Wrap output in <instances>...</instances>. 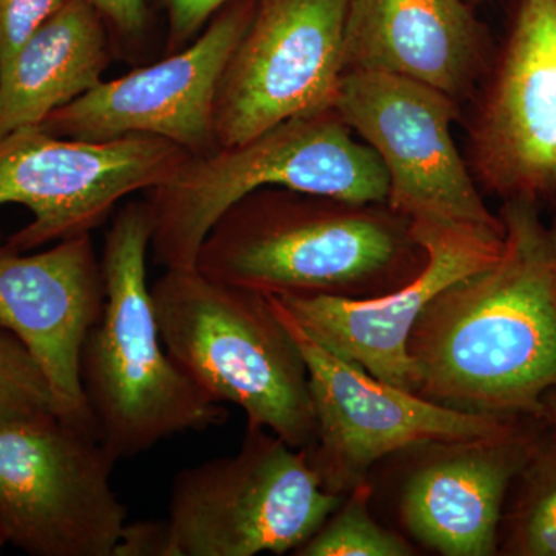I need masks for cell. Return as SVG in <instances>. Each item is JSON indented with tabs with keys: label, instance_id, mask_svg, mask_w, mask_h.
Returning <instances> with one entry per match:
<instances>
[{
	"label": "cell",
	"instance_id": "obj_19",
	"mask_svg": "<svg viewBox=\"0 0 556 556\" xmlns=\"http://www.w3.org/2000/svg\"><path fill=\"white\" fill-rule=\"evenodd\" d=\"M497 555L556 556V431L536 434L510 486Z\"/></svg>",
	"mask_w": 556,
	"mask_h": 556
},
{
	"label": "cell",
	"instance_id": "obj_16",
	"mask_svg": "<svg viewBox=\"0 0 556 556\" xmlns=\"http://www.w3.org/2000/svg\"><path fill=\"white\" fill-rule=\"evenodd\" d=\"M526 419L500 434L404 450L397 521L442 556L497 555L504 506L536 438Z\"/></svg>",
	"mask_w": 556,
	"mask_h": 556
},
{
	"label": "cell",
	"instance_id": "obj_1",
	"mask_svg": "<svg viewBox=\"0 0 556 556\" xmlns=\"http://www.w3.org/2000/svg\"><path fill=\"white\" fill-rule=\"evenodd\" d=\"M504 249L459 278L409 332L415 393L444 407L501 419H543L556 390V218L538 201L508 199Z\"/></svg>",
	"mask_w": 556,
	"mask_h": 556
},
{
	"label": "cell",
	"instance_id": "obj_27",
	"mask_svg": "<svg viewBox=\"0 0 556 556\" xmlns=\"http://www.w3.org/2000/svg\"><path fill=\"white\" fill-rule=\"evenodd\" d=\"M7 543H9V536H7L5 529H3L2 522H0V551H2Z\"/></svg>",
	"mask_w": 556,
	"mask_h": 556
},
{
	"label": "cell",
	"instance_id": "obj_22",
	"mask_svg": "<svg viewBox=\"0 0 556 556\" xmlns=\"http://www.w3.org/2000/svg\"><path fill=\"white\" fill-rule=\"evenodd\" d=\"M68 0H0V67Z\"/></svg>",
	"mask_w": 556,
	"mask_h": 556
},
{
	"label": "cell",
	"instance_id": "obj_18",
	"mask_svg": "<svg viewBox=\"0 0 556 556\" xmlns=\"http://www.w3.org/2000/svg\"><path fill=\"white\" fill-rule=\"evenodd\" d=\"M112 36L90 0H68L0 67V139L47 116L102 80Z\"/></svg>",
	"mask_w": 556,
	"mask_h": 556
},
{
	"label": "cell",
	"instance_id": "obj_6",
	"mask_svg": "<svg viewBox=\"0 0 556 556\" xmlns=\"http://www.w3.org/2000/svg\"><path fill=\"white\" fill-rule=\"evenodd\" d=\"M342 500L321 486L306 450L248 426L236 455L185 468L172 482L170 556L295 554Z\"/></svg>",
	"mask_w": 556,
	"mask_h": 556
},
{
	"label": "cell",
	"instance_id": "obj_15",
	"mask_svg": "<svg viewBox=\"0 0 556 556\" xmlns=\"http://www.w3.org/2000/svg\"><path fill=\"white\" fill-rule=\"evenodd\" d=\"M427 260L417 276L368 299L332 295L277 298L320 345L383 382L415 393L408 338L424 308L468 274L493 265L504 236L459 226L413 225Z\"/></svg>",
	"mask_w": 556,
	"mask_h": 556
},
{
	"label": "cell",
	"instance_id": "obj_9",
	"mask_svg": "<svg viewBox=\"0 0 556 556\" xmlns=\"http://www.w3.org/2000/svg\"><path fill=\"white\" fill-rule=\"evenodd\" d=\"M268 298L308 368L316 441L306 453L329 493L345 496L379 460L415 445L493 437L525 420L457 412L390 386L320 345L280 300Z\"/></svg>",
	"mask_w": 556,
	"mask_h": 556
},
{
	"label": "cell",
	"instance_id": "obj_10",
	"mask_svg": "<svg viewBox=\"0 0 556 556\" xmlns=\"http://www.w3.org/2000/svg\"><path fill=\"white\" fill-rule=\"evenodd\" d=\"M189 156L153 135L83 141L40 127L14 131L0 139V207L22 204L33 222L7 241L30 252L91 233L121 200L164 185Z\"/></svg>",
	"mask_w": 556,
	"mask_h": 556
},
{
	"label": "cell",
	"instance_id": "obj_21",
	"mask_svg": "<svg viewBox=\"0 0 556 556\" xmlns=\"http://www.w3.org/2000/svg\"><path fill=\"white\" fill-rule=\"evenodd\" d=\"M51 413L53 397L38 362L13 332L0 327V419Z\"/></svg>",
	"mask_w": 556,
	"mask_h": 556
},
{
	"label": "cell",
	"instance_id": "obj_8",
	"mask_svg": "<svg viewBox=\"0 0 556 556\" xmlns=\"http://www.w3.org/2000/svg\"><path fill=\"white\" fill-rule=\"evenodd\" d=\"M334 112L378 153L390 179L387 204L413 225L506 233L453 139L459 102L401 76L345 72Z\"/></svg>",
	"mask_w": 556,
	"mask_h": 556
},
{
	"label": "cell",
	"instance_id": "obj_23",
	"mask_svg": "<svg viewBox=\"0 0 556 556\" xmlns=\"http://www.w3.org/2000/svg\"><path fill=\"white\" fill-rule=\"evenodd\" d=\"M167 16V53L185 49L232 0H160Z\"/></svg>",
	"mask_w": 556,
	"mask_h": 556
},
{
	"label": "cell",
	"instance_id": "obj_20",
	"mask_svg": "<svg viewBox=\"0 0 556 556\" xmlns=\"http://www.w3.org/2000/svg\"><path fill=\"white\" fill-rule=\"evenodd\" d=\"M372 489L365 479L343 496L316 535L295 552L299 556H415L417 546L404 533L387 529L369 511Z\"/></svg>",
	"mask_w": 556,
	"mask_h": 556
},
{
	"label": "cell",
	"instance_id": "obj_4",
	"mask_svg": "<svg viewBox=\"0 0 556 556\" xmlns=\"http://www.w3.org/2000/svg\"><path fill=\"white\" fill-rule=\"evenodd\" d=\"M150 291L167 353L201 391L243 409L248 426L266 428L291 447H313L308 368L268 295L195 266L164 270Z\"/></svg>",
	"mask_w": 556,
	"mask_h": 556
},
{
	"label": "cell",
	"instance_id": "obj_24",
	"mask_svg": "<svg viewBox=\"0 0 556 556\" xmlns=\"http://www.w3.org/2000/svg\"><path fill=\"white\" fill-rule=\"evenodd\" d=\"M108 25L110 36L119 47L135 51L148 36V0H90Z\"/></svg>",
	"mask_w": 556,
	"mask_h": 556
},
{
	"label": "cell",
	"instance_id": "obj_26",
	"mask_svg": "<svg viewBox=\"0 0 556 556\" xmlns=\"http://www.w3.org/2000/svg\"><path fill=\"white\" fill-rule=\"evenodd\" d=\"M543 419L556 428V390L548 393L544 399Z\"/></svg>",
	"mask_w": 556,
	"mask_h": 556
},
{
	"label": "cell",
	"instance_id": "obj_13",
	"mask_svg": "<svg viewBox=\"0 0 556 556\" xmlns=\"http://www.w3.org/2000/svg\"><path fill=\"white\" fill-rule=\"evenodd\" d=\"M468 144L471 174L490 192L556 195V0H519Z\"/></svg>",
	"mask_w": 556,
	"mask_h": 556
},
{
	"label": "cell",
	"instance_id": "obj_7",
	"mask_svg": "<svg viewBox=\"0 0 556 556\" xmlns=\"http://www.w3.org/2000/svg\"><path fill=\"white\" fill-rule=\"evenodd\" d=\"M118 460L89 431L51 415L0 419V522L33 556H113L127 510Z\"/></svg>",
	"mask_w": 556,
	"mask_h": 556
},
{
	"label": "cell",
	"instance_id": "obj_2",
	"mask_svg": "<svg viewBox=\"0 0 556 556\" xmlns=\"http://www.w3.org/2000/svg\"><path fill=\"white\" fill-rule=\"evenodd\" d=\"M426 260L413 223L387 203L263 188L223 212L195 268L273 298L368 299L407 283Z\"/></svg>",
	"mask_w": 556,
	"mask_h": 556
},
{
	"label": "cell",
	"instance_id": "obj_3",
	"mask_svg": "<svg viewBox=\"0 0 556 556\" xmlns=\"http://www.w3.org/2000/svg\"><path fill=\"white\" fill-rule=\"evenodd\" d=\"M152 232L148 200L116 212L101 258L104 308L80 351L84 397L116 460L175 434L219 426L228 415L181 371L161 339L146 269Z\"/></svg>",
	"mask_w": 556,
	"mask_h": 556
},
{
	"label": "cell",
	"instance_id": "obj_17",
	"mask_svg": "<svg viewBox=\"0 0 556 556\" xmlns=\"http://www.w3.org/2000/svg\"><path fill=\"white\" fill-rule=\"evenodd\" d=\"M345 72L401 76L463 102L482 78L484 31L463 0H350Z\"/></svg>",
	"mask_w": 556,
	"mask_h": 556
},
{
	"label": "cell",
	"instance_id": "obj_5",
	"mask_svg": "<svg viewBox=\"0 0 556 556\" xmlns=\"http://www.w3.org/2000/svg\"><path fill=\"white\" fill-rule=\"evenodd\" d=\"M263 188L387 203L390 179L378 153L334 109L294 116L241 144L189 156L174 177L148 190L155 262L164 269L195 266L223 212Z\"/></svg>",
	"mask_w": 556,
	"mask_h": 556
},
{
	"label": "cell",
	"instance_id": "obj_25",
	"mask_svg": "<svg viewBox=\"0 0 556 556\" xmlns=\"http://www.w3.org/2000/svg\"><path fill=\"white\" fill-rule=\"evenodd\" d=\"M113 556H170L166 519L138 521L124 526Z\"/></svg>",
	"mask_w": 556,
	"mask_h": 556
},
{
	"label": "cell",
	"instance_id": "obj_14",
	"mask_svg": "<svg viewBox=\"0 0 556 556\" xmlns=\"http://www.w3.org/2000/svg\"><path fill=\"white\" fill-rule=\"evenodd\" d=\"M104 302V270L91 233L36 254L10 247L0 233V327L38 362L56 416L94 437L80 383V351Z\"/></svg>",
	"mask_w": 556,
	"mask_h": 556
},
{
	"label": "cell",
	"instance_id": "obj_12",
	"mask_svg": "<svg viewBox=\"0 0 556 556\" xmlns=\"http://www.w3.org/2000/svg\"><path fill=\"white\" fill-rule=\"evenodd\" d=\"M255 0H232L185 49L116 79H102L40 124L53 137L109 141L169 139L190 156L218 149L215 101L223 72L254 16Z\"/></svg>",
	"mask_w": 556,
	"mask_h": 556
},
{
	"label": "cell",
	"instance_id": "obj_11",
	"mask_svg": "<svg viewBox=\"0 0 556 556\" xmlns=\"http://www.w3.org/2000/svg\"><path fill=\"white\" fill-rule=\"evenodd\" d=\"M350 0H255L215 101L218 148H232L278 123L334 109L345 73Z\"/></svg>",
	"mask_w": 556,
	"mask_h": 556
}]
</instances>
